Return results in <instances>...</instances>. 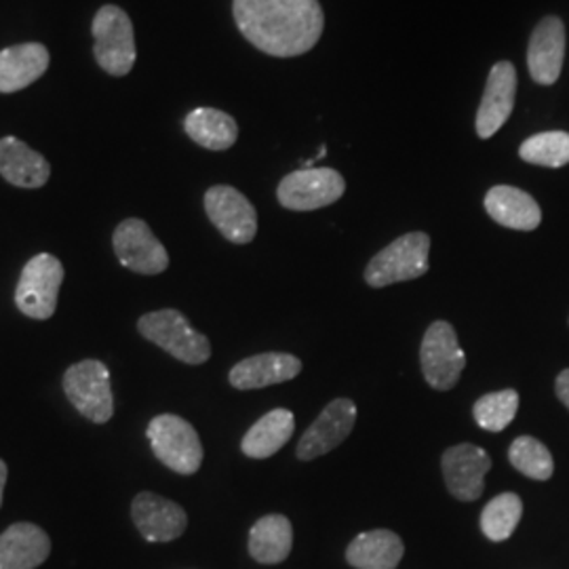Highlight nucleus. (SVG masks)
Here are the masks:
<instances>
[{
  "label": "nucleus",
  "mask_w": 569,
  "mask_h": 569,
  "mask_svg": "<svg viewBox=\"0 0 569 569\" xmlns=\"http://www.w3.org/2000/svg\"><path fill=\"white\" fill-rule=\"evenodd\" d=\"M232 13L244 39L272 58L305 56L326 28L319 0H234Z\"/></svg>",
  "instance_id": "1"
},
{
  "label": "nucleus",
  "mask_w": 569,
  "mask_h": 569,
  "mask_svg": "<svg viewBox=\"0 0 569 569\" xmlns=\"http://www.w3.org/2000/svg\"><path fill=\"white\" fill-rule=\"evenodd\" d=\"M138 329L146 340L161 346L164 352L188 366H203L211 357V345L203 333L194 331L180 310L164 308L143 315Z\"/></svg>",
  "instance_id": "2"
},
{
  "label": "nucleus",
  "mask_w": 569,
  "mask_h": 569,
  "mask_svg": "<svg viewBox=\"0 0 569 569\" xmlns=\"http://www.w3.org/2000/svg\"><path fill=\"white\" fill-rule=\"evenodd\" d=\"M430 237L409 232L385 247L366 268V281L373 289L420 279L428 272Z\"/></svg>",
  "instance_id": "3"
},
{
  "label": "nucleus",
  "mask_w": 569,
  "mask_h": 569,
  "mask_svg": "<svg viewBox=\"0 0 569 569\" xmlns=\"http://www.w3.org/2000/svg\"><path fill=\"white\" fill-rule=\"evenodd\" d=\"M154 456L178 475H194L203 465V446L194 427L180 416L163 413L148 425Z\"/></svg>",
  "instance_id": "4"
},
{
  "label": "nucleus",
  "mask_w": 569,
  "mask_h": 569,
  "mask_svg": "<svg viewBox=\"0 0 569 569\" xmlns=\"http://www.w3.org/2000/svg\"><path fill=\"white\" fill-rule=\"evenodd\" d=\"M96 60L112 77H124L136 63L133 23L121 7L106 4L93 20Z\"/></svg>",
  "instance_id": "5"
},
{
  "label": "nucleus",
  "mask_w": 569,
  "mask_h": 569,
  "mask_svg": "<svg viewBox=\"0 0 569 569\" xmlns=\"http://www.w3.org/2000/svg\"><path fill=\"white\" fill-rule=\"evenodd\" d=\"M63 283V266L51 253L34 256L21 270L20 283L16 289V305L30 319L47 321L58 308Z\"/></svg>",
  "instance_id": "6"
},
{
  "label": "nucleus",
  "mask_w": 569,
  "mask_h": 569,
  "mask_svg": "<svg viewBox=\"0 0 569 569\" xmlns=\"http://www.w3.org/2000/svg\"><path fill=\"white\" fill-rule=\"evenodd\" d=\"M63 390L70 403L77 407L87 420L103 425L114 413V397L110 371L102 361L87 359L70 367L63 376Z\"/></svg>",
  "instance_id": "7"
},
{
  "label": "nucleus",
  "mask_w": 569,
  "mask_h": 569,
  "mask_svg": "<svg viewBox=\"0 0 569 569\" xmlns=\"http://www.w3.org/2000/svg\"><path fill=\"white\" fill-rule=\"evenodd\" d=\"M420 363L428 385L435 390H451L467 367L465 350L458 345V333L448 321L428 327L420 346Z\"/></svg>",
  "instance_id": "8"
},
{
  "label": "nucleus",
  "mask_w": 569,
  "mask_h": 569,
  "mask_svg": "<svg viewBox=\"0 0 569 569\" xmlns=\"http://www.w3.org/2000/svg\"><path fill=\"white\" fill-rule=\"evenodd\" d=\"M345 178L329 167L298 169L279 183L277 197L284 209L315 211L340 201L345 194Z\"/></svg>",
  "instance_id": "9"
},
{
  "label": "nucleus",
  "mask_w": 569,
  "mask_h": 569,
  "mask_svg": "<svg viewBox=\"0 0 569 569\" xmlns=\"http://www.w3.org/2000/svg\"><path fill=\"white\" fill-rule=\"evenodd\" d=\"M204 211L230 243L247 244L256 239L258 213L243 192L232 186H213L204 194Z\"/></svg>",
  "instance_id": "10"
},
{
  "label": "nucleus",
  "mask_w": 569,
  "mask_h": 569,
  "mask_svg": "<svg viewBox=\"0 0 569 569\" xmlns=\"http://www.w3.org/2000/svg\"><path fill=\"white\" fill-rule=\"evenodd\" d=\"M112 244L121 264L138 274H161L169 266V256L154 232L138 218H129L119 224Z\"/></svg>",
  "instance_id": "11"
},
{
  "label": "nucleus",
  "mask_w": 569,
  "mask_h": 569,
  "mask_svg": "<svg viewBox=\"0 0 569 569\" xmlns=\"http://www.w3.org/2000/svg\"><path fill=\"white\" fill-rule=\"evenodd\" d=\"M441 467L449 493L462 502H475L486 489V475L491 468V458L486 449L462 443L443 453Z\"/></svg>",
  "instance_id": "12"
},
{
  "label": "nucleus",
  "mask_w": 569,
  "mask_h": 569,
  "mask_svg": "<svg viewBox=\"0 0 569 569\" xmlns=\"http://www.w3.org/2000/svg\"><path fill=\"white\" fill-rule=\"evenodd\" d=\"M357 422V406L350 399H336L306 430L298 443V458L310 462L327 451L342 446Z\"/></svg>",
  "instance_id": "13"
},
{
  "label": "nucleus",
  "mask_w": 569,
  "mask_h": 569,
  "mask_svg": "<svg viewBox=\"0 0 569 569\" xmlns=\"http://www.w3.org/2000/svg\"><path fill=\"white\" fill-rule=\"evenodd\" d=\"M517 96V70L510 61H498L489 72L486 93L477 112V133L481 140L496 136L509 121Z\"/></svg>",
  "instance_id": "14"
},
{
  "label": "nucleus",
  "mask_w": 569,
  "mask_h": 569,
  "mask_svg": "<svg viewBox=\"0 0 569 569\" xmlns=\"http://www.w3.org/2000/svg\"><path fill=\"white\" fill-rule=\"evenodd\" d=\"M131 517L148 542H171L180 538L188 526L186 510L180 505L152 491H142L136 496L131 505Z\"/></svg>",
  "instance_id": "15"
},
{
  "label": "nucleus",
  "mask_w": 569,
  "mask_h": 569,
  "mask_svg": "<svg viewBox=\"0 0 569 569\" xmlns=\"http://www.w3.org/2000/svg\"><path fill=\"white\" fill-rule=\"evenodd\" d=\"M566 58V26L559 18H545L529 39L528 68L538 84H552L561 77Z\"/></svg>",
  "instance_id": "16"
},
{
  "label": "nucleus",
  "mask_w": 569,
  "mask_h": 569,
  "mask_svg": "<svg viewBox=\"0 0 569 569\" xmlns=\"http://www.w3.org/2000/svg\"><path fill=\"white\" fill-rule=\"evenodd\" d=\"M300 371L302 361L298 357L287 352H262L232 367L228 380L237 390H258L289 382Z\"/></svg>",
  "instance_id": "17"
},
{
  "label": "nucleus",
  "mask_w": 569,
  "mask_h": 569,
  "mask_svg": "<svg viewBox=\"0 0 569 569\" xmlns=\"http://www.w3.org/2000/svg\"><path fill=\"white\" fill-rule=\"evenodd\" d=\"M49 552L51 540L34 523H16L0 533V569H37Z\"/></svg>",
  "instance_id": "18"
},
{
  "label": "nucleus",
  "mask_w": 569,
  "mask_h": 569,
  "mask_svg": "<svg viewBox=\"0 0 569 569\" xmlns=\"http://www.w3.org/2000/svg\"><path fill=\"white\" fill-rule=\"evenodd\" d=\"M49 68L41 42H26L0 51V93H16L39 81Z\"/></svg>",
  "instance_id": "19"
},
{
  "label": "nucleus",
  "mask_w": 569,
  "mask_h": 569,
  "mask_svg": "<svg viewBox=\"0 0 569 569\" xmlns=\"http://www.w3.org/2000/svg\"><path fill=\"white\" fill-rule=\"evenodd\" d=\"M486 211L493 222L512 230H536L542 222L533 197L515 186H493L486 194Z\"/></svg>",
  "instance_id": "20"
},
{
  "label": "nucleus",
  "mask_w": 569,
  "mask_h": 569,
  "mask_svg": "<svg viewBox=\"0 0 569 569\" xmlns=\"http://www.w3.org/2000/svg\"><path fill=\"white\" fill-rule=\"evenodd\" d=\"M0 176L18 188H41L49 182L47 159L18 138L0 140Z\"/></svg>",
  "instance_id": "21"
},
{
  "label": "nucleus",
  "mask_w": 569,
  "mask_h": 569,
  "mask_svg": "<svg viewBox=\"0 0 569 569\" xmlns=\"http://www.w3.org/2000/svg\"><path fill=\"white\" fill-rule=\"evenodd\" d=\"M403 540L395 531L373 529L348 545L346 561L357 569H395L403 559Z\"/></svg>",
  "instance_id": "22"
},
{
  "label": "nucleus",
  "mask_w": 569,
  "mask_h": 569,
  "mask_svg": "<svg viewBox=\"0 0 569 569\" xmlns=\"http://www.w3.org/2000/svg\"><path fill=\"white\" fill-rule=\"evenodd\" d=\"M296 430V418L289 409H272L264 418H260L243 437V449L247 458L264 460L277 453L291 439Z\"/></svg>",
  "instance_id": "23"
},
{
  "label": "nucleus",
  "mask_w": 569,
  "mask_h": 569,
  "mask_svg": "<svg viewBox=\"0 0 569 569\" xmlns=\"http://www.w3.org/2000/svg\"><path fill=\"white\" fill-rule=\"evenodd\" d=\"M293 547V528L283 515H266L249 531V552L258 563H281Z\"/></svg>",
  "instance_id": "24"
},
{
  "label": "nucleus",
  "mask_w": 569,
  "mask_h": 569,
  "mask_svg": "<svg viewBox=\"0 0 569 569\" xmlns=\"http://www.w3.org/2000/svg\"><path fill=\"white\" fill-rule=\"evenodd\" d=\"M183 127L192 142L203 146L207 150H216V152L228 150L239 138V127L234 119L216 108L192 110L186 117Z\"/></svg>",
  "instance_id": "25"
},
{
  "label": "nucleus",
  "mask_w": 569,
  "mask_h": 569,
  "mask_svg": "<svg viewBox=\"0 0 569 569\" xmlns=\"http://www.w3.org/2000/svg\"><path fill=\"white\" fill-rule=\"evenodd\" d=\"M523 515V502L517 493L496 496L481 512V529L491 542H505L512 536Z\"/></svg>",
  "instance_id": "26"
},
{
  "label": "nucleus",
  "mask_w": 569,
  "mask_h": 569,
  "mask_svg": "<svg viewBox=\"0 0 569 569\" xmlns=\"http://www.w3.org/2000/svg\"><path fill=\"white\" fill-rule=\"evenodd\" d=\"M519 154L526 163L559 169L569 163V133L545 131V133L531 136L529 140L521 143Z\"/></svg>",
  "instance_id": "27"
},
{
  "label": "nucleus",
  "mask_w": 569,
  "mask_h": 569,
  "mask_svg": "<svg viewBox=\"0 0 569 569\" xmlns=\"http://www.w3.org/2000/svg\"><path fill=\"white\" fill-rule=\"evenodd\" d=\"M509 460L521 475L536 481H549L555 470L549 449L533 437L515 439L509 449Z\"/></svg>",
  "instance_id": "28"
},
{
  "label": "nucleus",
  "mask_w": 569,
  "mask_h": 569,
  "mask_svg": "<svg viewBox=\"0 0 569 569\" xmlns=\"http://www.w3.org/2000/svg\"><path fill=\"white\" fill-rule=\"evenodd\" d=\"M519 409V395L517 390H500V392H491L481 397L475 407V420L477 425L489 430V432H500L509 427L510 422L515 420Z\"/></svg>",
  "instance_id": "29"
},
{
  "label": "nucleus",
  "mask_w": 569,
  "mask_h": 569,
  "mask_svg": "<svg viewBox=\"0 0 569 569\" xmlns=\"http://www.w3.org/2000/svg\"><path fill=\"white\" fill-rule=\"evenodd\" d=\"M557 397H559L569 409V369L561 371L559 378H557Z\"/></svg>",
  "instance_id": "30"
},
{
  "label": "nucleus",
  "mask_w": 569,
  "mask_h": 569,
  "mask_svg": "<svg viewBox=\"0 0 569 569\" xmlns=\"http://www.w3.org/2000/svg\"><path fill=\"white\" fill-rule=\"evenodd\" d=\"M7 475H9L7 465L0 460V505H2V491H4V483H7Z\"/></svg>",
  "instance_id": "31"
}]
</instances>
